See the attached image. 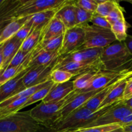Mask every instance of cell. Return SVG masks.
I'll use <instances>...</instances> for the list:
<instances>
[{"label":"cell","mask_w":132,"mask_h":132,"mask_svg":"<svg viewBox=\"0 0 132 132\" xmlns=\"http://www.w3.org/2000/svg\"><path fill=\"white\" fill-rule=\"evenodd\" d=\"M68 0H28L22 1L14 12V19L30 17L37 13L58 10Z\"/></svg>","instance_id":"6"},{"label":"cell","mask_w":132,"mask_h":132,"mask_svg":"<svg viewBox=\"0 0 132 132\" xmlns=\"http://www.w3.org/2000/svg\"><path fill=\"white\" fill-rule=\"evenodd\" d=\"M90 23H92V25L96 26L100 28L111 29V24L108 23L106 18H104L96 12L93 14Z\"/></svg>","instance_id":"39"},{"label":"cell","mask_w":132,"mask_h":132,"mask_svg":"<svg viewBox=\"0 0 132 132\" xmlns=\"http://www.w3.org/2000/svg\"><path fill=\"white\" fill-rule=\"evenodd\" d=\"M128 72V71H126ZM126 72H123L122 73H121L119 76L117 77V78L115 79L112 82L109 84L108 86H106L105 88L103 89V90H101L99 92H98L96 95H94L92 99H90L85 105L83 106V108H87V109L90 110L92 111H95L98 110L99 106H101V103L104 101V99L106 98V97L108 96V95L109 94V93L110 92L111 90L114 88V86H116V85L117 84V82H118V81L119 80V79L122 77V75L125 73Z\"/></svg>","instance_id":"20"},{"label":"cell","mask_w":132,"mask_h":132,"mask_svg":"<svg viewBox=\"0 0 132 132\" xmlns=\"http://www.w3.org/2000/svg\"><path fill=\"white\" fill-rule=\"evenodd\" d=\"M0 71H1V68H0Z\"/></svg>","instance_id":"49"},{"label":"cell","mask_w":132,"mask_h":132,"mask_svg":"<svg viewBox=\"0 0 132 132\" xmlns=\"http://www.w3.org/2000/svg\"><path fill=\"white\" fill-rule=\"evenodd\" d=\"M73 73L61 69H54L50 76V80L54 84H63L76 77Z\"/></svg>","instance_id":"29"},{"label":"cell","mask_w":132,"mask_h":132,"mask_svg":"<svg viewBox=\"0 0 132 132\" xmlns=\"http://www.w3.org/2000/svg\"><path fill=\"white\" fill-rule=\"evenodd\" d=\"M101 90H97V91L88 92L78 93L76 94L73 99L61 110L57 120L55 122L63 119L77 109L83 106L90 99H92L94 95H96Z\"/></svg>","instance_id":"13"},{"label":"cell","mask_w":132,"mask_h":132,"mask_svg":"<svg viewBox=\"0 0 132 132\" xmlns=\"http://www.w3.org/2000/svg\"><path fill=\"white\" fill-rule=\"evenodd\" d=\"M79 92L73 91L67 97L56 103H43L29 110L30 115L41 125L49 126L57 120L61 110L68 104Z\"/></svg>","instance_id":"3"},{"label":"cell","mask_w":132,"mask_h":132,"mask_svg":"<svg viewBox=\"0 0 132 132\" xmlns=\"http://www.w3.org/2000/svg\"><path fill=\"white\" fill-rule=\"evenodd\" d=\"M5 1H6V0H0V7L5 3Z\"/></svg>","instance_id":"47"},{"label":"cell","mask_w":132,"mask_h":132,"mask_svg":"<svg viewBox=\"0 0 132 132\" xmlns=\"http://www.w3.org/2000/svg\"><path fill=\"white\" fill-rule=\"evenodd\" d=\"M54 84V83L52 82L50 85H48L46 87L43 88L41 90H38V91L36 92V93L32 94L30 97H29L27 99V101L25 102L23 106V108H26V107L28 106L31 105V104H34V103H37V102L39 101L43 100V99L46 97V95L48 94L49 92L50 91L51 88H52Z\"/></svg>","instance_id":"32"},{"label":"cell","mask_w":132,"mask_h":132,"mask_svg":"<svg viewBox=\"0 0 132 132\" xmlns=\"http://www.w3.org/2000/svg\"><path fill=\"white\" fill-rule=\"evenodd\" d=\"M32 30V21L31 20V18L28 19V20L26 22L25 24L21 28L18 32V33L15 35V37L19 39L21 41H23L31 33Z\"/></svg>","instance_id":"38"},{"label":"cell","mask_w":132,"mask_h":132,"mask_svg":"<svg viewBox=\"0 0 132 132\" xmlns=\"http://www.w3.org/2000/svg\"><path fill=\"white\" fill-rule=\"evenodd\" d=\"M82 27L85 30V41L79 50L92 48H104L117 41L111 29L90 24Z\"/></svg>","instance_id":"5"},{"label":"cell","mask_w":132,"mask_h":132,"mask_svg":"<svg viewBox=\"0 0 132 132\" xmlns=\"http://www.w3.org/2000/svg\"><path fill=\"white\" fill-rule=\"evenodd\" d=\"M103 48H92L77 50L71 54L59 57V59L63 61L75 62H94L101 60Z\"/></svg>","instance_id":"14"},{"label":"cell","mask_w":132,"mask_h":132,"mask_svg":"<svg viewBox=\"0 0 132 132\" xmlns=\"http://www.w3.org/2000/svg\"><path fill=\"white\" fill-rule=\"evenodd\" d=\"M74 2L77 6L86 11L92 14L96 12L97 8L98 6L97 0H78V1H74Z\"/></svg>","instance_id":"35"},{"label":"cell","mask_w":132,"mask_h":132,"mask_svg":"<svg viewBox=\"0 0 132 132\" xmlns=\"http://www.w3.org/2000/svg\"><path fill=\"white\" fill-rule=\"evenodd\" d=\"M23 41L14 36L8 40L3 45V65L0 72L5 70L18 53L21 46Z\"/></svg>","instance_id":"22"},{"label":"cell","mask_w":132,"mask_h":132,"mask_svg":"<svg viewBox=\"0 0 132 132\" xmlns=\"http://www.w3.org/2000/svg\"><path fill=\"white\" fill-rule=\"evenodd\" d=\"M132 75V70L126 72L119 79L118 82L108 95L104 101L101 103L99 109L113 105L117 103L122 101L124 93L126 88V83L128 79ZM98 109V110H99Z\"/></svg>","instance_id":"11"},{"label":"cell","mask_w":132,"mask_h":132,"mask_svg":"<svg viewBox=\"0 0 132 132\" xmlns=\"http://www.w3.org/2000/svg\"><path fill=\"white\" fill-rule=\"evenodd\" d=\"M66 30L67 29L63 23L55 15L48 24L42 28L39 44L43 41L63 36Z\"/></svg>","instance_id":"18"},{"label":"cell","mask_w":132,"mask_h":132,"mask_svg":"<svg viewBox=\"0 0 132 132\" xmlns=\"http://www.w3.org/2000/svg\"><path fill=\"white\" fill-rule=\"evenodd\" d=\"M124 132H132V124L126 125L122 126Z\"/></svg>","instance_id":"44"},{"label":"cell","mask_w":132,"mask_h":132,"mask_svg":"<svg viewBox=\"0 0 132 132\" xmlns=\"http://www.w3.org/2000/svg\"><path fill=\"white\" fill-rule=\"evenodd\" d=\"M125 45L127 47L128 50L130 52V54H132V36L128 35V37L124 41Z\"/></svg>","instance_id":"41"},{"label":"cell","mask_w":132,"mask_h":132,"mask_svg":"<svg viewBox=\"0 0 132 132\" xmlns=\"http://www.w3.org/2000/svg\"><path fill=\"white\" fill-rule=\"evenodd\" d=\"M123 102L125 103V104H126V105H127L128 106L130 107L131 109H132V97L128 99V100L123 101Z\"/></svg>","instance_id":"45"},{"label":"cell","mask_w":132,"mask_h":132,"mask_svg":"<svg viewBox=\"0 0 132 132\" xmlns=\"http://www.w3.org/2000/svg\"><path fill=\"white\" fill-rule=\"evenodd\" d=\"M108 132H124V131H123V129H122V128L121 127L118 129H116V130H112V131H108Z\"/></svg>","instance_id":"46"},{"label":"cell","mask_w":132,"mask_h":132,"mask_svg":"<svg viewBox=\"0 0 132 132\" xmlns=\"http://www.w3.org/2000/svg\"><path fill=\"white\" fill-rule=\"evenodd\" d=\"M3 44H0V68L1 70L3 65Z\"/></svg>","instance_id":"42"},{"label":"cell","mask_w":132,"mask_h":132,"mask_svg":"<svg viewBox=\"0 0 132 132\" xmlns=\"http://www.w3.org/2000/svg\"><path fill=\"white\" fill-rule=\"evenodd\" d=\"M85 41V30L81 27L67 29L63 35L62 46L59 51V56H64L79 50Z\"/></svg>","instance_id":"8"},{"label":"cell","mask_w":132,"mask_h":132,"mask_svg":"<svg viewBox=\"0 0 132 132\" xmlns=\"http://www.w3.org/2000/svg\"><path fill=\"white\" fill-rule=\"evenodd\" d=\"M101 60L106 70L119 72L132 70V54L124 42L116 41L104 48Z\"/></svg>","instance_id":"1"},{"label":"cell","mask_w":132,"mask_h":132,"mask_svg":"<svg viewBox=\"0 0 132 132\" xmlns=\"http://www.w3.org/2000/svg\"><path fill=\"white\" fill-rule=\"evenodd\" d=\"M57 10H50L37 13L31 15L30 18L32 21V30L34 29H42L55 15Z\"/></svg>","instance_id":"26"},{"label":"cell","mask_w":132,"mask_h":132,"mask_svg":"<svg viewBox=\"0 0 132 132\" xmlns=\"http://www.w3.org/2000/svg\"><path fill=\"white\" fill-rule=\"evenodd\" d=\"M128 23L126 19H122L111 25V30L119 42H124L128 37Z\"/></svg>","instance_id":"28"},{"label":"cell","mask_w":132,"mask_h":132,"mask_svg":"<svg viewBox=\"0 0 132 132\" xmlns=\"http://www.w3.org/2000/svg\"><path fill=\"white\" fill-rule=\"evenodd\" d=\"M73 92V81L63 84H54L52 88L43 103H56L63 100Z\"/></svg>","instance_id":"16"},{"label":"cell","mask_w":132,"mask_h":132,"mask_svg":"<svg viewBox=\"0 0 132 132\" xmlns=\"http://www.w3.org/2000/svg\"><path fill=\"white\" fill-rule=\"evenodd\" d=\"M63 40V35L59 37L53 38L48 41H43L37 45L35 49L43 48L45 50L50 52H59L62 46Z\"/></svg>","instance_id":"31"},{"label":"cell","mask_w":132,"mask_h":132,"mask_svg":"<svg viewBox=\"0 0 132 132\" xmlns=\"http://www.w3.org/2000/svg\"><path fill=\"white\" fill-rule=\"evenodd\" d=\"M41 30L42 29L39 28L32 30L29 36L23 41L20 50L28 53H30L34 50L39 43Z\"/></svg>","instance_id":"27"},{"label":"cell","mask_w":132,"mask_h":132,"mask_svg":"<svg viewBox=\"0 0 132 132\" xmlns=\"http://www.w3.org/2000/svg\"><path fill=\"white\" fill-rule=\"evenodd\" d=\"M21 2V0H6L5 3L0 7V33L10 22L15 19L14 12Z\"/></svg>","instance_id":"21"},{"label":"cell","mask_w":132,"mask_h":132,"mask_svg":"<svg viewBox=\"0 0 132 132\" xmlns=\"http://www.w3.org/2000/svg\"><path fill=\"white\" fill-rule=\"evenodd\" d=\"M32 67H30L19 75L6 82L0 86V103L10 97L18 94L23 90H25L23 82V79L26 73L30 70Z\"/></svg>","instance_id":"12"},{"label":"cell","mask_w":132,"mask_h":132,"mask_svg":"<svg viewBox=\"0 0 132 132\" xmlns=\"http://www.w3.org/2000/svg\"><path fill=\"white\" fill-rule=\"evenodd\" d=\"M98 71H90L75 77L73 80V91L79 93L84 92L91 85Z\"/></svg>","instance_id":"25"},{"label":"cell","mask_w":132,"mask_h":132,"mask_svg":"<svg viewBox=\"0 0 132 132\" xmlns=\"http://www.w3.org/2000/svg\"><path fill=\"white\" fill-rule=\"evenodd\" d=\"M58 52H50L43 48L34 49L32 52L30 67L47 65L57 60L59 58Z\"/></svg>","instance_id":"19"},{"label":"cell","mask_w":132,"mask_h":132,"mask_svg":"<svg viewBox=\"0 0 132 132\" xmlns=\"http://www.w3.org/2000/svg\"><path fill=\"white\" fill-rule=\"evenodd\" d=\"M75 3V2H74ZM76 6V23L77 27H83V26L89 24L91 22L92 18V13L86 11L75 4Z\"/></svg>","instance_id":"33"},{"label":"cell","mask_w":132,"mask_h":132,"mask_svg":"<svg viewBox=\"0 0 132 132\" xmlns=\"http://www.w3.org/2000/svg\"><path fill=\"white\" fill-rule=\"evenodd\" d=\"M108 23L112 25L119 21L125 19V15H124V9L119 5L115 8L113 10L110 12V14L106 17Z\"/></svg>","instance_id":"36"},{"label":"cell","mask_w":132,"mask_h":132,"mask_svg":"<svg viewBox=\"0 0 132 132\" xmlns=\"http://www.w3.org/2000/svg\"><path fill=\"white\" fill-rule=\"evenodd\" d=\"M55 16L63 23L67 30L76 27L77 23L74 1L68 0L67 3L57 10Z\"/></svg>","instance_id":"17"},{"label":"cell","mask_w":132,"mask_h":132,"mask_svg":"<svg viewBox=\"0 0 132 132\" xmlns=\"http://www.w3.org/2000/svg\"><path fill=\"white\" fill-rule=\"evenodd\" d=\"M54 69H61L68 71L73 73L77 77L82 73L90 71H99L103 70L104 68L101 60L94 62L63 61L60 60L59 58Z\"/></svg>","instance_id":"10"},{"label":"cell","mask_w":132,"mask_h":132,"mask_svg":"<svg viewBox=\"0 0 132 132\" xmlns=\"http://www.w3.org/2000/svg\"><path fill=\"white\" fill-rule=\"evenodd\" d=\"M41 126L29 112H18L0 120V132H38Z\"/></svg>","instance_id":"4"},{"label":"cell","mask_w":132,"mask_h":132,"mask_svg":"<svg viewBox=\"0 0 132 132\" xmlns=\"http://www.w3.org/2000/svg\"><path fill=\"white\" fill-rule=\"evenodd\" d=\"M97 1L98 6L96 13L104 18H106L111 12L119 5L117 1L113 0H97Z\"/></svg>","instance_id":"30"},{"label":"cell","mask_w":132,"mask_h":132,"mask_svg":"<svg viewBox=\"0 0 132 132\" xmlns=\"http://www.w3.org/2000/svg\"><path fill=\"white\" fill-rule=\"evenodd\" d=\"M132 97V75L131 77L128 79L126 83V88H125V93H124L123 98H122V101H123L128 100Z\"/></svg>","instance_id":"40"},{"label":"cell","mask_w":132,"mask_h":132,"mask_svg":"<svg viewBox=\"0 0 132 132\" xmlns=\"http://www.w3.org/2000/svg\"><path fill=\"white\" fill-rule=\"evenodd\" d=\"M128 2H129L130 3H131V4H132V0H128Z\"/></svg>","instance_id":"48"},{"label":"cell","mask_w":132,"mask_h":132,"mask_svg":"<svg viewBox=\"0 0 132 132\" xmlns=\"http://www.w3.org/2000/svg\"><path fill=\"white\" fill-rule=\"evenodd\" d=\"M32 52L29 57L27 58V60L24 61V63L18 66V67H9V68H6L5 70L0 72V86L10 81L12 79L16 77L18 75L27 70L28 68H29L31 57H32Z\"/></svg>","instance_id":"24"},{"label":"cell","mask_w":132,"mask_h":132,"mask_svg":"<svg viewBox=\"0 0 132 132\" xmlns=\"http://www.w3.org/2000/svg\"><path fill=\"white\" fill-rule=\"evenodd\" d=\"M131 114L132 109L126 105L123 101L119 102L112 106L106 112L85 128L117 124L121 125L123 120Z\"/></svg>","instance_id":"7"},{"label":"cell","mask_w":132,"mask_h":132,"mask_svg":"<svg viewBox=\"0 0 132 132\" xmlns=\"http://www.w3.org/2000/svg\"><path fill=\"white\" fill-rule=\"evenodd\" d=\"M57 60L50 64L37 66L29 70L23 77V82L24 87L28 88L49 81L50 74L54 70Z\"/></svg>","instance_id":"9"},{"label":"cell","mask_w":132,"mask_h":132,"mask_svg":"<svg viewBox=\"0 0 132 132\" xmlns=\"http://www.w3.org/2000/svg\"><path fill=\"white\" fill-rule=\"evenodd\" d=\"M123 72H115V71H110L104 69L98 71L90 87L84 92L103 90Z\"/></svg>","instance_id":"15"},{"label":"cell","mask_w":132,"mask_h":132,"mask_svg":"<svg viewBox=\"0 0 132 132\" xmlns=\"http://www.w3.org/2000/svg\"><path fill=\"white\" fill-rule=\"evenodd\" d=\"M30 17L18 18L10 22L0 33V44L5 43L8 40L15 36L21 28L28 20Z\"/></svg>","instance_id":"23"},{"label":"cell","mask_w":132,"mask_h":132,"mask_svg":"<svg viewBox=\"0 0 132 132\" xmlns=\"http://www.w3.org/2000/svg\"><path fill=\"white\" fill-rule=\"evenodd\" d=\"M130 124H132V114L130 116H128L127 117L123 120V121L121 123V126H124L126 125H130Z\"/></svg>","instance_id":"43"},{"label":"cell","mask_w":132,"mask_h":132,"mask_svg":"<svg viewBox=\"0 0 132 132\" xmlns=\"http://www.w3.org/2000/svg\"><path fill=\"white\" fill-rule=\"evenodd\" d=\"M112 106L99 109L95 112L81 107L63 119L54 122L49 127L56 132H67L85 128L106 112Z\"/></svg>","instance_id":"2"},{"label":"cell","mask_w":132,"mask_h":132,"mask_svg":"<svg viewBox=\"0 0 132 132\" xmlns=\"http://www.w3.org/2000/svg\"><path fill=\"white\" fill-rule=\"evenodd\" d=\"M122 127L121 125H104V126H92V127L82 128L77 129V130H72L67 132H108L116 130L119 128Z\"/></svg>","instance_id":"34"},{"label":"cell","mask_w":132,"mask_h":132,"mask_svg":"<svg viewBox=\"0 0 132 132\" xmlns=\"http://www.w3.org/2000/svg\"><path fill=\"white\" fill-rule=\"evenodd\" d=\"M30 54L31 52H25L22 51V50H21L20 49H19V51L18 52V53L15 54V55L14 57L12 60L11 61L10 64H9L7 68H9V67H18V66L22 64L23 63H24V61H25L26 60H27V58H28V57H29V55H30Z\"/></svg>","instance_id":"37"}]
</instances>
